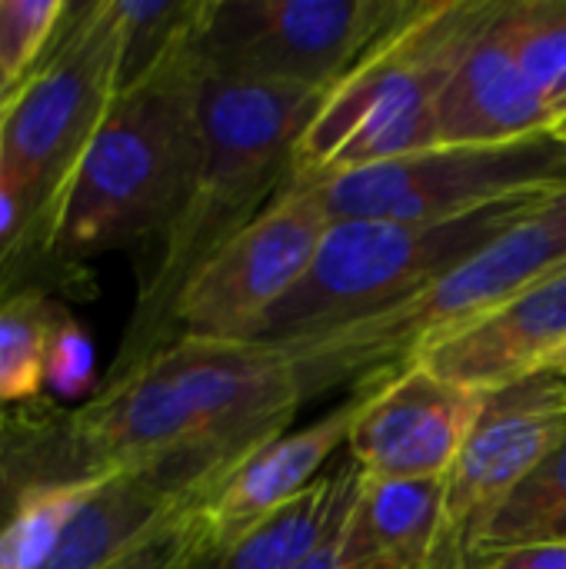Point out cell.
Masks as SVG:
<instances>
[{"mask_svg":"<svg viewBox=\"0 0 566 569\" xmlns=\"http://www.w3.org/2000/svg\"><path fill=\"white\" fill-rule=\"evenodd\" d=\"M304 407L290 360L260 343L173 340L130 373L103 380L73 407L77 433L100 473L153 463L234 470L287 433Z\"/></svg>","mask_w":566,"mask_h":569,"instance_id":"obj_1","label":"cell"},{"mask_svg":"<svg viewBox=\"0 0 566 569\" xmlns=\"http://www.w3.org/2000/svg\"><path fill=\"white\" fill-rule=\"evenodd\" d=\"M200 77V173L187 207L160 237V253L140 280L130 327L103 380H117L170 347V317L187 280L284 190L324 100V93L294 87Z\"/></svg>","mask_w":566,"mask_h":569,"instance_id":"obj_2","label":"cell"},{"mask_svg":"<svg viewBox=\"0 0 566 569\" xmlns=\"http://www.w3.org/2000/svg\"><path fill=\"white\" fill-rule=\"evenodd\" d=\"M190 33L153 70L117 90L73 170L43 260L73 267L163 237L187 207L203 157V77Z\"/></svg>","mask_w":566,"mask_h":569,"instance_id":"obj_3","label":"cell"},{"mask_svg":"<svg viewBox=\"0 0 566 569\" xmlns=\"http://www.w3.org/2000/svg\"><path fill=\"white\" fill-rule=\"evenodd\" d=\"M497 7L500 0L420 3L324 93L297 147L294 180H324L437 147V100Z\"/></svg>","mask_w":566,"mask_h":569,"instance_id":"obj_4","label":"cell"},{"mask_svg":"<svg viewBox=\"0 0 566 569\" xmlns=\"http://www.w3.org/2000/svg\"><path fill=\"white\" fill-rule=\"evenodd\" d=\"M564 263L566 187H560L397 307L280 353L290 360L304 403L347 383L360 387L410 363L437 340L487 317Z\"/></svg>","mask_w":566,"mask_h":569,"instance_id":"obj_5","label":"cell"},{"mask_svg":"<svg viewBox=\"0 0 566 569\" xmlns=\"http://www.w3.org/2000/svg\"><path fill=\"white\" fill-rule=\"evenodd\" d=\"M550 193L557 190L454 220H334L307 277L247 343L287 350L384 313L454 270Z\"/></svg>","mask_w":566,"mask_h":569,"instance_id":"obj_6","label":"cell"},{"mask_svg":"<svg viewBox=\"0 0 566 569\" xmlns=\"http://www.w3.org/2000/svg\"><path fill=\"white\" fill-rule=\"evenodd\" d=\"M117 90L120 23L113 0L70 3L43 63L0 113V180L23 210V240L7 273L27 260H43L73 170Z\"/></svg>","mask_w":566,"mask_h":569,"instance_id":"obj_7","label":"cell"},{"mask_svg":"<svg viewBox=\"0 0 566 569\" xmlns=\"http://www.w3.org/2000/svg\"><path fill=\"white\" fill-rule=\"evenodd\" d=\"M420 0H203L190 53L200 73L327 93Z\"/></svg>","mask_w":566,"mask_h":569,"instance_id":"obj_8","label":"cell"},{"mask_svg":"<svg viewBox=\"0 0 566 569\" xmlns=\"http://www.w3.org/2000/svg\"><path fill=\"white\" fill-rule=\"evenodd\" d=\"M310 183L330 220H454L566 187V137L430 147Z\"/></svg>","mask_w":566,"mask_h":569,"instance_id":"obj_9","label":"cell"},{"mask_svg":"<svg viewBox=\"0 0 566 569\" xmlns=\"http://www.w3.org/2000/svg\"><path fill=\"white\" fill-rule=\"evenodd\" d=\"M330 223L317 187L290 177L270 207L187 280L170 317V343H247L307 277Z\"/></svg>","mask_w":566,"mask_h":569,"instance_id":"obj_10","label":"cell"},{"mask_svg":"<svg viewBox=\"0 0 566 569\" xmlns=\"http://www.w3.org/2000/svg\"><path fill=\"white\" fill-rule=\"evenodd\" d=\"M566 433V377L534 373L487 393L444 487L440 533L427 569H470L477 543L510 493Z\"/></svg>","mask_w":566,"mask_h":569,"instance_id":"obj_11","label":"cell"},{"mask_svg":"<svg viewBox=\"0 0 566 569\" xmlns=\"http://www.w3.org/2000/svg\"><path fill=\"white\" fill-rule=\"evenodd\" d=\"M357 390L364 410L347 457L374 480L447 477L487 403V393L450 383L420 363H404Z\"/></svg>","mask_w":566,"mask_h":569,"instance_id":"obj_12","label":"cell"},{"mask_svg":"<svg viewBox=\"0 0 566 569\" xmlns=\"http://www.w3.org/2000/svg\"><path fill=\"white\" fill-rule=\"evenodd\" d=\"M364 410V393L354 390L350 400L334 407L327 417L304 430H287L254 453H247L234 470H227L214 490L193 507V540L200 550H220L244 537L250 527L297 500L310 490L330 457L347 447L350 430Z\"/></svg>","mask_w":566,"mask_h":569,"instance_id":"obj_13","label":"cell"},{"mask_svg":"<svg viewBox=\"0 0 566 569\" xmlns=\"http://www.w3.org/2000/svg\"><path fill=\"white\" fill-rule=\"evenodd\" d=\"M554 130V110L520 53L517 0H500L437 100V147L514 143Z\"/></svg>","mask_w":566,"mask_h":569,"instance_id":"obj_14","label":"cell"},{"mask_svg":"<svg viewBox=\"0 0 566 569\" xmlns=\"http://www.w3.org/2000/svg\"><path fill=\"white\" fill-rule=\"evenodd\" d=\"M564 347L566 263L534 280L470 327L437 340L410 363H420L450 383L490 393L544 373L550 357Z\"/></svg>","mask_w":566,"mask_h":569,"instance_id":"obj_15","label":"cell"},{"mask_svg":"<svg viewBox=\"0 0 566 569\" xmlns=\"http://www.w3.org/2000/svg\"><path fill=\"white\" fill-rule=\"evenodd\" d=\"M444 480H374L360 473L334 537L340 569H427L444 517Z\"/></svg>","mask_w":566,"mask_h":569,"instance_id":"obj_16","label":"cell"},{"mask_svg":"<svg viewBox=\"0 0 566 569\" xmlns=\"http://www.w3.org/2000/svg\"><path fill=\"white\" fill-rule=\"evenodd\" d=\"M357 483L360 470L350 457H344L310 490L250 527L234 543L220 550H200L193 540L183 569H297L337 537L354 503Z\"/></svg>","mask_w":566,"mask_h":569,"instance_id":"obj_17","label":"cell"},{"mask_svg":"<svg viewBox=\"0 0 566 569\" xmlns=\"http://www.w3.org/2000/svg\"><path fill=\"white\" fill-rule=\"evenodd\" d=\"M67 317L43 290H0V407L40 400L50 340Z\"/></svg>","mask_w":566,"mask_h":569,"instance_id":"obj_18","label":"cell"},{"mask_svg":"<svg viewBox=\"0 0 566 569\" xmlns=\"http://www.w3.org/2000/svg\"><path fill=\"white\" fill-rule=\"evenodd\" d=\"M110 477V473H107ZM43 483L27 490L0 520V569H43L57 553L67 527L107 480Z\"/></svg>","mask_w":566,"mask_h":569,"instance_id":"obj_19","label":"cell"},{"mask_svg":"<svg viewBox=\"0 0 566 569\" xmlns=\"http://www.w3.org/2000/svg\"><path fill=\"white\" fill-rule=\"evenodd\" d=\"M540 540H566V433L544 457V463L494 513L477 543L474 563L487 553Z\"/></svg>","mask_w":566,"mask_h":569,"instance_id":"obj_20","label":"cell"},{"mask_svg":"<svg viewBox=\"0 0 566 569\" xmlns=\"http://www.w3.org/2000/svg\"><path fill=\"white\" fill-rule=\"evenodd\" d=\"M203 0H113L120 23V87L153 70L197 23Z\"/></svg>","mask_w":566,"mask_h":569,"instance_id":"obj_21","label":"cell"},{"mask_svg":"<svg viewBox=\"0 0 566 569\" xmlns=\"http://www.w3.org/2000/svg\"><path fill=\"white\" fill-rule=\"evenodd\" d=\"M67 0H0V113L43 63Z\"/></svg>","mask_w":566,"mask_h":569,"instance_id":"obj_22","label":"cell"},{"mask_svg":"<svg viewBox=\"0 0 566 569\" xmlns=\"http://www.w3.org/2000/svg\"><path fill=\"white\" fill-rule=\"evenodd\" d=\"M520 53L544 90L554 127L566 113V0H517Z\"/></svg>","mask_w":566,"mask_h":569,"instance_id":"obj_23","label":"cell"},{"mask_svg":"<svg viewBox=\"0 0 566 569\" xmlns=\"http://www.w3.org/2000/svg\"><path fill=\"white\" fill-rule=\"evenodd\" d=\"M97 390H100V380H97L93 340L73 317H67L50 340L43 393H50L53 400H70V403L83 400L87 403Z\"/></svg>","mask_w":566,"mask_h":569,"instance_id":"obj_24","label":"cell"},{"mask_svg":"<svg viewBox=\"0 0 566 569\" xmlns=\"http://www.w3.org/2000/svg\"><path fill=\"white\" fill-rule=\"evenodd\" d=\"M193 507L167 520L160 530H153L143 543H137L107 569H183L193 547Z\"/></svg>","mask_w":566,"mask_h":569,"instance_id":"obj_25","label":"cell"},{"mask_svg":"<svg viewBox=\"0 0 566 569\" xmlns=\"http://www.w3.org/2000/svg\"><path fill=\"white\" fill-rule=\"evenodd\" d=\"M474 569H566V540L520 543L480 557Z\"/></svg>","mask_w":566,"mask_h":569,"instance_id":"obj_26","label":"cell"},{"mask_svg":"<svg viewBox=\"0 0 566 569\" xmlns=\"http://www.w3.org/2000/svg\"><path fill=\"white\" fill-rule=\"evenodd\" d=\"M297 569H340V560H337V547H334V540L327 543V547H320L317 553H310L304 563Z\"/></svg>","mask_w":566,"mask_h":569,"instance_id":"obj_27","label":"cell"},{"mask_svg":"<svg viewBox=\"0 0 566 569\" xmlns=\"http://www.w3.org/2000/svg\"><path fill=\"white\" fill-rule=\"evenodd\" d=\"M544 373H557V377H566V347L560 353H554L550 357V363L544 367Z\"/></svg>","mask_w":566,"mask_h":569,"instance_id":"obj_28","label":"cell"},{"mask_svg":"<svg viewBox=\"0 0 566 569\" xmlns=\"http://www.w3.org/2000/svg\"><path fill=\"white\" fill-rule=\"evenodd\" d=\"M554 133H560V137H566V113L557 120V127H554Z\"/></svg>","mask_w":566,"mask_h":569,"instance_id":"obj_29","label":"cell"},{"mask_svg":"<svg viewBox=\"0 0 566 569\" xmlns=\"http://www.w3.org/2000/svg\"><path fill=\"white\" fill-rule=\"evenodd\" d=\"M3 423H7V407H0V430H3Z\"/></svg>","mask_w":566,"mask_h":569,"instance_id":"obj_30","label":"cell"}]
</instances>
